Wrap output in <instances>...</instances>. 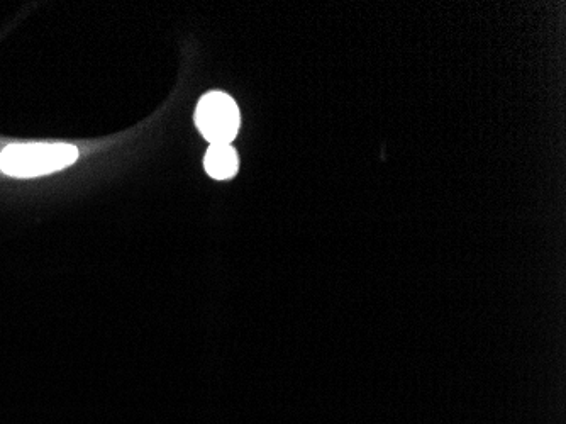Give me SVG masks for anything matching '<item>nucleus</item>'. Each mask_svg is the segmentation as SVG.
<instances>
[{
    "instance_id": "f257e3e1",
    "label": "nucleus",
    "mask_w": 566,
    "mask_h": 424,
    "mask_svg": "<svg viewBox=\"0 0 566 424\" xmlns=\"http://www.w3.org/2000/svg\"><path fill=\"white\" fill-rule=\"evenodd\" d=\"M77 158V148L67 143H16L0 153V168L11 177L31 179L60 172Z\"/></svg>"
},
{
    "instance_id": "f03ea898",
    "label": "nucleus",
    "mask_w": 566,
    "mask_h": 424,
    "mask_svg": "<svg viewBox=\"0 0 566 424\" xmlns=\"http://www.w3.org/2000/svg\"><path fill=\"white\" fill-rule=\"evenodd\" d=\"M195 124L200 134L216 143L231 145L241 124V116L236 102L224 92H209L199 101L195 111Z\"/></svg>"
},
{
    "instance_id": "7ed1b4c3",
    "label": "nucleus",
    "mask_w": 566,
    "mask_h": 424,
    "mask_svg": "<svg viewBox=\"0 0 566 424\" xmlns=\"http://www.w3.org/2000/svg\"><path fill=\"white\" fill-rule=\"evenodd\" d=\"M238 167V153L233 146L226 145V143H216V145L209 146L206 158H204V168L212 179H233L238 172Z\"/></svg>"
}]
</instances>
